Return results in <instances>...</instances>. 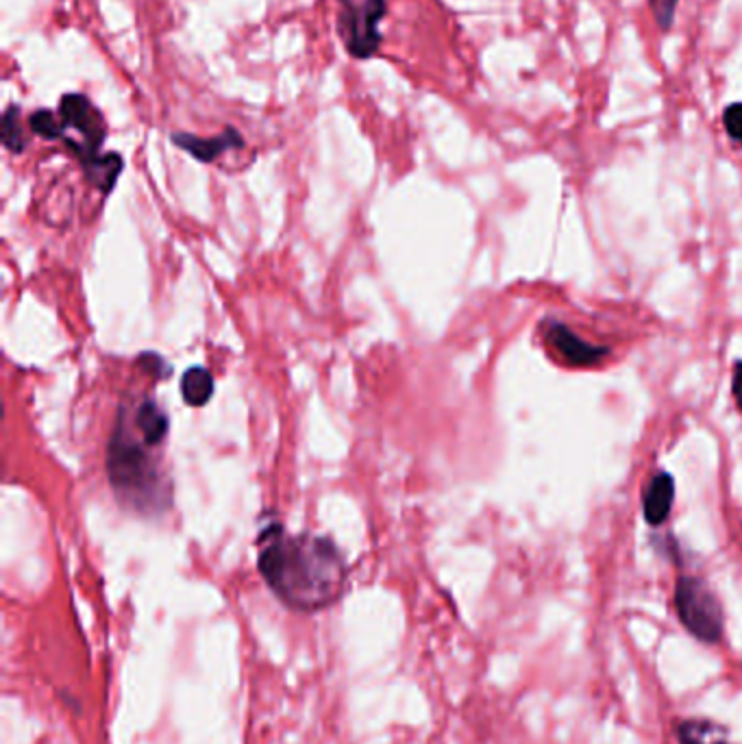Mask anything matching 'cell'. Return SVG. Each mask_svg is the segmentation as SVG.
<instances>
[{
    "instance_id": "cell-9",
    "label": "cell",
    "mask_w": 742,
    "mask_h": 744,
    "mask_svg": "<svg viewBox=\"0 0 742 744\" xmlns=\"http://www.w3.org/2000/svg\"><path fill=\"white\" fill-rule=\"evenodd\" d=\"M675 736L679 744H736L728 727L710 719H683L677 723Z\"/></svg>"
},
{
    "instance_id": "cell-13",
    "label": "cell",
    "mask_w": 742,
    "mask_h": 744,
    "mask_svg": "<svg viewBox=\"0 0 742 744\" xmlns=\"http://www.w3.org/2000/svg\"><path fill=\"white\" fill-rule=\"evenodd\" d=\"M2 142L11 153H22L27 146V137L24 131L20 126V110L18 107H9L4 112L2 118Z\"/></svg>"
},
{
    "instance_id": "cell-1",
    "label": "cell",
    "mask_w": 742,
    "mask_h": 744,
    "mask_svg": "<svg viewBox=\"0 0 742 744\" xmlns=\"http://www.w3.org/2000/svg\"><path fill=\"white\" fill-rule=\"evenodd\" d=\"M258 549L260 575L288 610L316 614L344 597L348 568L334 540L312 534L290 536L274 523L260 534Z\"/></svg>"
},
{
    "instance_id": "cell-12",
    "label": "cell",
    "mask_w": 742,
    "mask_h": 744,
    "mask_svg": "<svg viewBox=\"0 0 742 744\" xmlns=\"http://www.w3.org/2000/svg\"><path fill=\"white\" fill-rule=\"evenodd\" d=\"M213 394V376L202 366L188 369L181 376V396L190 407H202Z\"/></svg>"
},
{
    "instance_id": "cell-4",
    "label": "cell",
    "mask_w": 742,
    "mask_h": 744,
    "mask_svg": "<svg viewBox=\"0 0 742 744\" xmlns=\"http://www.w3.org/2000/svg\"><path fill=\"white\" fill-rule=\"evenodd\" d=\"M386 11V0H339L337 31L353 58L368 60L375 55L382 44L379 22Z\"/></svg>"
},
{
    "instance_id": "cell-14",
    "label": "cell",
    "mask_w": 742,
    "mask_h": 744,
    "mask_svg": "<svg viewBox=\"0 0 742 744\" xmlns=\"http://www.w3.org/2000/svg\"><path fill=\"white\" fill-rule=\"evenodd\" d=\"M29 124L44 140H62L64 142V137H66V128L62 123V116H55L49 110H42V112L33 114Z\"/></svg>"
},
{
    "instance_id": "cell-8",
    "label": "cell",
    "mask_w": 742,
    "mask_h": 744,
    "mask_svg": "<svg viewBox=\"0 0 742 744\" xmlns=\"http://www.w3.org/2000/svg\"><path fill=\"white\" fill-rule=\"evenodd\" d=\"M675 500V479L673 475L660 471L651 477L649 482V488L645 493V518L649 525L654 527H660L667 523L669 514H671V507H673Z\"/></svg>"
},
{
    "instance_id": "cell-3",
    "label": "cell",
    "mask_w": 742,
    "mask_h": 744,
    "mask_svg": "<svg viewBox=\"0 0 742 744\" xmlns=\"http://www.w3.org/2000/svg\"><path fill=\"white\" fill-rule=\"evenodd\" d=\"M675 612L683 629L706 644H719L725 633V612L712 588L692 575H681L675 583Z\"/></svg>"
},
{
    "instance_id": "cell-6",
    "label": "cell",
    "mask_w": 742,
    "mask_h": 744,
    "mask_svg": "<svg viewBox=\"0 0 742 744\" xmlns=\"http://www.w3.org/2000/svg\"><path fill=\"white\" fill-rule=\"evenodd\" d=\"M546 342L568 366H595L609 353L607 347L579 340L566 324L555 320L546 327Z\"/></svg>"
},
{
    "instance_id": "cell-15",
    "label": "cell",
    "mask_w": 742,
    "mask_h": 744,
    "mask_svg": "<svg viewBox=\"0 0 742 744\" xmlns=\"http://www.w3.org/2000/svg\"><path fill=\"white\" fill-rule=\"evenodd\" d=\"M649 2H651V11H654L656 22L660 24V29H662V31L671 29L677 0H649Z\"/></svg>"
},
{
    "instance_id": "cell-2",
    "label": "cell",
    "mask_w": 742,
    "mask_h": 744,
    "mask_svg": "<svg viewBox=\"0 0 742 744\" xmlns=\"http://www.w3.org/2000/svg\"><path fill=\"white\" fill-rule=\"evenodd\" d=\"M142 444L144 442L129 432L127 418L121 412V421L107 451L109 484L125 505L148 514L168 507L170 496L166 488H161V475Z\"/></svg>"
},
{
    "instance_id": "cell-17",
    "label": "cell",
    "mask_w": 742,
    "mask_h": 744,
    "mask_svg": "<svg viewBox=\"0 0 742 744\" xmlns=\"http://www.w3.org/2000/svg\"><path fill=\"white\" fill-rule=\"evenodd\" d=\"M732 390H734V399L739 403L742 412V362L734 364V379H732Z\"/></svg>"
},
{
    "instance_id": "cell-5",
    "label": "cell",
    "mask_w": 742,
    "mask_h": 744,
    "mask_svg": "<svg viewBox=\"0 0 742 744\" xmlns=\"http://www.w3.org/2000/svg\"><path fill=\"white\" fill-rule=\"evenodd\" d=\"M60 116L66 128V137L67 131L79 135V144L72 151L79 157V162L87 164L90 159L98 157V151L107 135V126L101 112L92 105V101L81 94H66L60 105Z\"/></svg>"
},
{
    "instance_id": "cell-11",
    "label": "cell",
    "mask_w": 742,
    "mask_h": 744,
    "mask_svg": "<svg viewBox=\"0 0 742 744\" xmlns=\"http://www.w3.org/2000/svg\"><path fill=\"white\" fill-rule=\"evenodd\" d=\"M83 170H85L92 186H96L101 192L107 194V192H112V187L116 186V179L123 173V157L118 153L98 155V157L90 159L87 164H83Z\"/></svg>"
},
{
    "instance_id": "cell-7",
    "label": "cell",
    "mask_w": 742,
    "mask_h": 744,
    "mask_svg": "<svg viewBox=\"0 0 742 744\" xmlns=\"http://www.w3.org/2000/svg\"><path fill=\"white\" fill-rule=\"evenodd\" d=\"M173 142L179 148L188 151L195 159L205 162V164L216 162L222 153H227L231 148H242L244 146V140L236 128H227L218 137H209V140H202L197 135H188V133H175Z\"/></svg>"
},
{
    "instance_id": "cell-10",
    "label": "cell",
    "mask_w": 742,
    "mask_h": 744,
    "mask_svg": "<svg viewBox=\"0 0 742 744\" xmlns=\"http://www.w3.org/2000/svg\"><path fill=\"white\" fill-rule=\"evenodd\" d=\"M135 425H137V432H139V440L146 446L161 444L166 440L168 432H170L168 414L155 401H150V399H146V401H142L137 405Z\"/></svg>"
},
{
    "instance_id": "cell-16",
    "label": "cell",
    "mask_w": 742,
    "mask_h": 744,
    "mask_svg": "<svg viewBox=\"0 0 742 744\" xmlns=\"http://www.w3.org/2000/svg\"><path fill=\"white\" fill-rule=\"evenodd\" d=\"M723 121H725V128H728L730 137L742 144V103L730 105V107L725 110Z\"/></svg>"
}]
</instances>
